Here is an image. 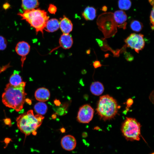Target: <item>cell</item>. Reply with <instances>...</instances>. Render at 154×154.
Instances as JSON below:
<instances>
[{"mask_svg": "<svg viewBox=\"0 0 154 154\" xmlns=\"http://www.w3.org/2000/svg\"><path fill=\"white\" fill-rule=\"evenodd\" d=\"M26 82L13 86L9 83L6 86L2 96V102L6 107L19 112L23 108L27 94L25 92Z\"/></svg>", "mask_w": 154, "mask_h": 154, "instance_id": "1", "label": "cell"}, {"mask_svg": "<svg viewBox=\"0 0 154 154\" xmlns=\"http://www.w3.org/2000/svg\"><path fill=\"white\" fill-rule=\"evenodd\" d=\"M44 117L39 114L34 115L32 110L19 115L16 119L17 126L25 136L32 133L36 135V131L42 123Z\"/></svg>", "mask_w": 154, "mask_h": 154, "instance_id": "2", "label": "cell"}, {"mask_svg": "<svg viewBox=\"0 0 154 154\" xmlns=\"http://www.w3.org/2000/svg\"><path fill=\"white\" fill-rule=\"evenodd\" d=\"M18 15L35 29L37 34L41 32L43 35V30L49 18L46 11L39 9H33L24 11L22 13H19Z\"/></svg>", "mask_w": 154, "mask_h": 154, "instance_id": "3", "label": "cell"}, {"mask_svg": "<svg viewBox=\"0 0 154 154\" xmlns=\"http://www.w3.org/2000/svg\"><path fill=\"white\" fill-rule=\"evenodd\" d=\"M119 108L116 100L107 94L100 97L96 110L100 119L106 121L114 118Z\"/></svg>", "mask_w": 154, "mask_h": 154, "instance_id": "4", "label": "cell"}, {"mask_svg": "<svg viewBox=\"0 0 154 154\" xmlns=\"http://www.w3.org/2000/svg\"><path fill=\"white\" fill-rule=\"evenodd\" d=\"M141 125L135 118L126 117L122 123L121 131L127 141H139L141 135Z\"/></svg>", "mask_w": 154, "mask_h": 154, "instance_id": "5", "label": "cell"}, {"mask_svg": "<svg viewBox=\"0 0 154 154\" xmlns=\"http://www.w3.org/2000/svg\"><path fill=\"white\" fill-rule=\"evenodd\" d=\"M97 24L100 30L106 36L114 35L117 32V26L112 12H106L100 15Z\"/></svg>", "mask_w": 154, "mask_h": 154, "instance_id": "6", "label": "cell"}, {"mask_svg": "<svg viewBox=\"0 0 154 154\" xmlns=\"http://www.w3.org/2000/svg\"><path fill=\"white\" fill-rule=\"evenodd\" d=\"M124 41L128 47L134 50L137 53L143 48L145 45L144 36L141 34L131 33Z\"/></svg>", "mask_w": 154, "mask_h": 154, "instance_id": "7", "label": "cell"}, {"mask_svg": "<svg viewBox=\"0 0 154 154\" xmlns=\"http://www.w3.org/2000/svg\"><path fill=\"white\" fill-rule=\"evenodd\" d=\"M94 110L90 105L85 104L80 107L77 117L78 121L81 123H89L92 119Z\"/></svg>", "mask_w": 154, "mask_h": 154, "instance_id": "8", "label": "cell"}, {"mask_svg": "<svg viewBox=\"0 0 154 154\" xmlns=\"http://www.w3.org/2000/svg\"><path fill=\"white\" fill-rule=\"evenodd\" d=\"M30 46L27 42L21 41L19 42L15 47V51L21 57V66L23 67L24 62L26 59V56L29 52Z\"/></svg>", "mask_w": 154, "mask_h": 154, "instance_id": "9", "label": "cell"}, {"mask_svg": "<svg viewBox=\"0 0 154 154\" xmlns=\"http://www.w3.org/2000/svg\"><path fill=\"white\" fill-rule=\"evenodd\" d=\"M61 145L63 149L65 150L71 151L76 147V141L73 136L70 135H67L62 138Z\"/></svg>", "mask_w": 154, "mask_h": 154, "instance_id": "10", "label": "cell"}, {"mask_svg": "<svg viewBox=\"0 0 154 154\" xmlns=\"http://www.w3.org/2000/svg\"><path fill=\"white\" fill-rule=\"evenodd\" d=\"M115 21L117 27L124 29L126 28L127 17L125 12L122 10H118L113 13Z\"/></svg>", "mask_w": 154, "mask_h": 154, "instance_id": "11", "label": "cell"}, {"mask_svg": "<svg viewBox=\"0 0 154 154\" xmlns=\"http://www.w3.org/2000/svg\"><path fill=\"white\" fill-rule=\"evenodd\" d=\"M35 96L37 100L43 102L49 100L50 96V93L47 89L42 87L38 89L36 91Z\"/></svg>", "mask_w": 154, "mask_h": 154, "instance_id": "12", "label": "cell"}, {"mask_svg": "<svg viewBox=\"0 0 154 154\" xmlns=\"http://www.w3.org/2000/svg\"><path fill=\"white\" fill-rule=\"evenodd\" d=\"M60 20V27L63 34H69L73 29V24L72 22L65 16L61 18Z\"/></svg>", "mask_w": 154, "mask_h": 154, "instance_id": "13", "label": "cell"}, {"mask_svg": "<svg viewBox=\"0 0 154 154\" xmlns=\"http://www.w3.org/2000/svg\"><path fill=\"white\" fill-rule=\"evenodd\" d=\"M73 40L72 36L69 34H63L59 40V46L64 49H68L72 46Z\"/></svg>", "mask_w": 154, "mask_h": 154, "instance_id": "14", "label": "cell"}, {"mask_svg": "<svg viewBox=\"0 0 154 154\" xmlns=\"http://www.w3.org/2000/svg\"><path fill=\"white\" fill-rule=\"evenodd\" d=\"M60 27V23L56 19H52L47 21L44 29L48 32H53L57 30Z\"/></svg>", "mask_w": 154, "mask_h": 154, "instance_id": "15", "label": "cell"}, {"mask_svg": "<svg viewBox=\"0 0 154 154\" xmlns=\"http://www.w3.org/2000/svg\"><path fill=\"white\" fill-rule=\"evenodd\" d=\"M90 90L93 94L99 96L103 92L104 87L103 84L100 82H95L92 83L90 85Z\"/></svg>", "mask_w": 154, "mask_h": 154, "instance_id": "16", "label": "cell"}, {"mask_svg": "<svg viewBox=\"0 0 154 154\" xmlns=\"http://www.w3.org/2000/svg\"><path fill=\"white\" fill-rule=\"evenodd\" d=\"M22 1L21 7L24 11L35 9L39 5L38 0H22Z\"/></svg>", "mask_w": 154, "mask_h": 154, "instance_id": "17", "label": "cell"}, {"mask_svg": "<svg viewBox=\"0 0 154 154\" xmlns=\"http://www.w3.org/2000/svg\"><path fill=\"white\" fill-rule=\"evenodd\" d=\"M96 10L92 7H86L82 13V15L85 20L91 21L94 20L96 16Z\"/></svg>", "mask_w": 154, "mask_h": 154, "instance_id": "18", "label": "cell"}, {"mask_svg": "<svg viewBox=\"0 0 154 154\" xmlns=\"http://www.w3.org/2000/svg\"><path fill=\"white\" fill-rule=\"evenodd\" d=\"M22 82V78L19 75V72L14 70L13 74L10 78L9 83L13 86H16L19 85Z\"/></svg>", "mask_w": 154, "mask_h": 154, "instance_id": "19", "label": "cell"}, {"mask_svg": "<svg viewBox=\"0 0 154 154\" xmlns=\"http://www.w3.org/2000/svg\"><path fill=\"white\" fill-rule=\"evenodd\" d=\"M48 107L46 104L43 102L37 103L34 106V109L38 114L44 115L46 112Z\"/></svg>", "mask_w": 154, "mask_h": 154, "instance_id": "20", "label": "cell"}, {"mask_svg": "<svg viewBox=\"0 0 154 154\" xmlns=\"http://www.w3.org/2000/svg\"><path fill=\"white\" fill-rule=\"evenodd\" d=\"M130 27L133 31L136 32H139L142 29L143 25L139 21L134 20L131 22Z\"/></svg>", "mask_w": 154, "mask_h": 154, "instance_id": "21", "label": "cell"}, {"mask_svg": "<svg viewBox=\"0 0 154 154\" xmlns=\"http://www.w3.org/2000/svg\"><path fill=\"white\" fill-rule=\"evenodd\" d=\"M118 5L121 10H127L131 6V2L130 0H119Z\"/></svg>", "mask_w": 154, "mask_h": 154, "instance_id": "22", "label": "cell"}, {"mask_svg": "<svg viewBox=\"0 0 154 154\" xmlns=\"http://www.w3.org/2000/svg\"><path fill=\"white\" fill-rule=\"evenodd\" d=\"M7 42L5 38L0 36V50H5L6 48Z\"/></svg>", "mask_w": 154, "mask_h": 154, "instance_id": "23", "label": "cell"}, {"mask_svg": "<svg viewBox=\"0 0 154 154\" xmlns=\"http://www.w3.org/2000/svg\"><path fill=\"white\" fill-rule=\"evenodd\" d=\"M57 8L54 5L51 4L49 5L48 10L49 12L52 14H55L57 11Z\"/></svg>", "mask_w": 154, "mask_h": 154, "instance_id": "24", "label": "cell"}, {"mask_svg": "<svg viewBox=\"0 0 154 154\" xmlns=\"http://www.w3.org/2000/svg\"><path fill=\"white\" fill-rule=\"evenodd\" d=\"M150 21L151 28L152 30H153L154 29V7H153L152 9L151 13Z\"/></svg>", "mask_w": 154, "mask_h": 154, "instance_id": "25", "label": "cell"}, {"mask_svg": "<svg viewBox=\"0 0 154 154\" xmlns=\"http://www.w3.org/2000/svg\"><path fill=\"white\" fill-rule=\"evenodd\" d=\"M124 54L126 59L128 61H131L133 60V56L129 53L126 52Z\"/></svg>", "mask_w": 154, "mask_h": 154, "instance_id": "26", "label": "cell"}, {"mask_svg": "<svg viewBox=\"0 0 154 154\" xmlns=\"http://www.w3.org/2000/svg\"><path fill=\"white\" fill-rule=\"evenodd\" d=\"M93 65L94 67L96 68L100 67L102 66L100 62L98 60L95 61L93 63Z\"/></svg>", "mask_w": 154, "mask_h": 154, "instance_id": "27", "label": "cell"}, {"mask_svg": "<svg viewBox=\"0 0 154 154\" xmlns=\"http://www.w3.org/2000/svg\"><path fill=\"white\" fill-rule=\"evenodd\" d=\"M10 5L9 3H6L3 4V7L4 9H7L10 7Z\"/></svg>", "mask_w": 154, "mask_h": 154, "instance_id": "28", "label": "cell"}, {"mask_svg": "<svg viewBox=\"0 0 154 154\" xmlns=\"http://www.w3.org/2000/svg\"><path fill=\"white\" fill-rule=\"evenodd\" d=\"M4 122L6 124L8 125H10L11 124L10 119L8 118L6 119H5Z\"/></svg>", "mask_w": 154, "mask_h": 154, "instance_id": "29", "label": "cell"}, {"mask_svg": "<svg viewBox=\"0 0 154 154\" xmlns=\"http://www.w3.org/2000/svg\"><path fill=\"white\" fill-rule=\"evenodd\" d=\"M54 103L57 106H59L60 104V102L59 100L56 99L54 101Z\"/></svg>", "mask_w": 154, "mask_h": 154, "instance_id": "30", "label": "cell"}, {"mask_svg": "<svg viewBox=\"0 0 154 154\" xmlns=\"http://www.w3.org/2000/svg\"><path fill=\"white\" fill-rule=\"evenodd\" d=\"M133 103V101L131 99H129L127 101V104L129 106L131 105Z\"/></svg>", "mask_w": 154, "mask_h": 154, "instance_id": "31", "label": "cell"}, {"mask_svg": "<svg viewBox=\"0 0 154 154\" xmlns=\"http://www.w3.org/2000/svg\"><path fill=\"white\" fill-rule=\"evenodd\" d=\"M150 4L154 7V0H148Z\"/></svg>", "mask_w": 154, "mask_h": 154, "instance_id": "32", "label": "cell"}, {"mask_svg": "<svg viewBox=\"0 0 154 154\" xmlns=\"http://www.w3.org/2000/svg\"><path fill=\"white\" fill-rule=\"evenodd\" d=\"M107 7L106 6L103 7L102 8V10L104 11H107Z\"/></svg>", "mask_w": 154, "mask_h": 154, "instance_id": "33", "label": "cell"}, {"mask_svg": "<svg viewBox=\"0 0 154 154\" xmlns=\"http://www.w3.org/2000/svg\"><path fill=\"white\" fill-rule=\"evenodd\" d=\"M150 154H154V153H152Z\"/></svg>", "mask_w": 154, "mask_h": 154, "instance_id": "34", "label": "cell"}]
</instances>
